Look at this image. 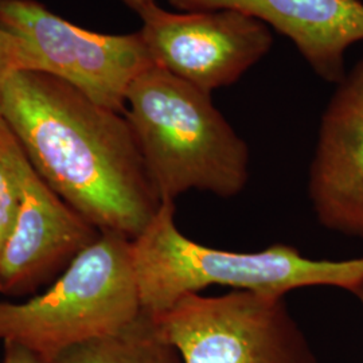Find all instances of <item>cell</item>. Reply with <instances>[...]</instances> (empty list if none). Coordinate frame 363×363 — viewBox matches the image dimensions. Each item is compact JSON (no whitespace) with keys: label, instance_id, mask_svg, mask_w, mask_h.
Listing matches in <instances>:
<instances>
[{"label":"cell","instance_id":"cell-15","mask_svg":"<svg viewBox=\"0 0 363 363\" xmlns=\"http://www.w3.org/2000/svg\"><path fill=\"white\" fill-rule=\"evenodd\" d=\"M121 1L125 3L130 10L136 11L138 13H142L147 7L156 3V0H121Z\"/></svg>","mask_w":363,"mask_h":363},{"label":"cell","instance_id":"cell-8","mask_svg":"<svg viewBox=\"0 0 363 363\" xmlns=\"http://www.w3.org/2000/svg\"><path fill=\"white\" fill-rule=\"evenodd\" d=\"M139 15L155 65L210 93L233 85L273 45L268 25L234 9L169 13L155 3Z\"/></svg>","mask_w":363,"mask_h":363},{"label":"cell","instance_id":"cell-1","mask_svg":"<svg viewBox=\"0 0 363 363\" xmlns=\"http://www.w3.org/2000/svg\"><path fill=\"white\" fill-rule=\"evenodd\" d=\"M1 117L42 179L101 233L136 238L162 206L124 113L64 81L18 72Z\"/></svg>","mask_w":363,"mask_h":363},{"label":"cell","instance_id":"cell-11","mask_svg":"<svg viewBox=\"0 0 363 363\" xmlns=\"http://www.w3.org/2000/svg\"><path fill=\"white\" fill-rule=\"evenodd\" d=\"M52 363H183L178 350L160 335L151 316L116 333L91 339L60 354Z\"/></svg>","mask_w":363,"mask_h":363},{"label":"cell","instance_id":"cell-14","mask_svg":"<svg viewBox=\"0 0 363 363\" xmlns=\"http://www.w3.org/2000/svg\"><path fill=\"white\" fill-rule=\"evenodd\" d=\"M4 354L1 363H49L46 362L37 352L27 349L15 342H4Z\"/></svg>","mask_w":363,"mask_h":363},{"label":"cell","instance_id":"cell-16","mask_svg":"<svg viewBox=\"0 0 363 363\" xmlns=\"http://www.w3.org/2000/svg\"><path fill=\"white\" fill-rule=\"evenodd\" d=\"M357 298H359V301H361V304H362V308H363V284L362 286H359V289L354 294Z\"/></svg>","mask_w":363,"mask_h":363},{"label":"cell","instance_id":"cell-12","mask_svg":"<svg viewBox=\"0 0 363 363\" xmlns=\"http://www.w3.org/2000/svg\"><path fill=\"white\" fill-rule=\"evenodd\" d=\"M18 72H28L25 42L0 27V116L4 85Z\"/></svg>","mask_w":363,"mask_h":363},{"label":"cell","instance_id":"cell-4","mask_svg":"<svg viewBox=\"0 0 363 363\" xmlns=\"http://www.w3.org/2000/svg\"><path fill=\"white\" fill-rule=\"evenodd\" d=\"M142 312L132 240L101 233L48 289L21 303L0 301V340L52 363L70 347L116 333Z\"/></svg>","mask_w":363,"mask_h":363},{"label":"cell","instance_id":"cell-7","mask_svg":"<svg viewBox=\"0 0 363 363\" xmlns=\"http://www.w3.org/2000/svg\"><path fill=\"white\" fill-rule=\"evenodd\" d=\"M0 152L13 174L18 210L0 253V294L37 295L101 235L33 167L13 130L0 116Z\"/></svg>","mask_w":363,"mask_h":363},{"label":"cell","instance_id":"cell-9","mask_svg":"<svg viewBox=\"0 0 363 363\" xmlns=\"http://www.w3.org/2000/svg\"><path fill=\"white\" fill-rule=\"evenodd\" d=\"M308 196L325 229L363 240V58L337 84L325 108Z\"/></svg>","mask_w":363,"mask_h":363},{"label":"cell","instance_id":"cell-2","mask_svg":"<svg viewBox=\"0 0 363 363\" xmlns=\"http://www.w3.org/2000/svg\"><path fill=\"white\" fill-rule=\"evenodd\" d=\"M132 261L142 311L151 318L213 286L286 296L307 286L355 294L363 284V257L310 259L286 244L232 252L195 242L177 225L175 202H163L148 226L132 240Z\"/></svg>","mask_w":363,"mask_h":363},{"label":"cell","instance_id":"cell-5","mask_svg":"<svg viewBox=\"0 0 363 363\" xmlns=\"http://www.w3.org/2000/svg\"><path fill=\"white\" fill-rule=\"evenodd\" d=\"M152 319L183 363H319L286 296L191 294Z\"/></svg>","mask_w":363,"mask_h":363},{"label":"cell","instance_id":"cell-13","mask_svg":"<svg viewBox=\"0 0 363 363\" xmlns=\"http://www.w3.org/2000/svg\"><path fill=\"white\" fill-rule=\"evenodd\" d=\"M18 210V190L13 174L0 152V253L11 233Z\"/></svg>","mask_w":363,"mask_h":363},{"label":"cell","instance_id":"cell-6","mask_svg":"<svg viewBox=\"0 0 363 363\" xmlns=\"http://www.w3.org/2000/svg\"><path fill=\"white\" fill-rule=\"evenodd\" d=\"M0 27L25 42L28 72L58 78L120 113L125 112L130 84L155 65L140 31H89L35 0H0Z\"/></svg>","mask_w":363,"mask_h":363},{"label":"cell","instance_id":"cell-3","mask_svg":"<svg viewBox=\"0 0 363 363\" xmlns=\"http://www.w3.org/2000/svg\"><path fill=\"white\" fill-rule=\"evenodd\" d=\"M124 115L162 202L191 190L230 199L247 187L249 147L210 91L151 66L130 84Z\"/></svg>","mask_w":363,"mask_h":363},{"label":"cell","instance_id":"cell-10","mask_svg":"<svg viewBox=\"0 0 363 363\" xmlns=\"http://www.w3.org/2000/svg\"><path fill=\"white\" fill-rule=\"evenodd\" d=\"M183 13L234 9L291 39L312 70L337 85L346 77L349 48L363 40L359 0H169Z\"/></svg>","mask_w":363,"mask_h":363}]
</instances>
